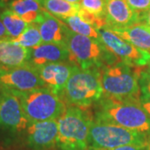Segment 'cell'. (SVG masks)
Masks as SVG:
<instances>
[{
	"label": "cell",
	"mask_w": 150,
	"mask_h": 150,
	"mask_svg": "<svg viewBox=\"0 0 150 150\" xmlns=\"http://www.w3.org/2000/svg\"><path fill=\"white\" fill-rule=\"evenodd\" d=\"M43 43H57L65 45L64 23L44 8L41 11L37 21Z\"/></svg>",
	"instance_id": "obj_16"
},
{
	"label": "cell",
	"mask_w": 150,
	"mask_h": 150,
	"mask_svg": "<svg viewBox=\"0 0 150 150\" xmlns=\"http://www.w3.org/2000/svg\"><path fill=\"white\" fill-rule=\"evenodd\" d=\"M149 149L138 147V146H123V147H118L114 149H89V150H146Z\"/></svg>",
	"instance_id": "obj_28"
},
{
	"label": "cell",
	"mask_w": 150,
	"mask_h": 150,
	"mask_svg": "<svg viewBox=\"0 0 150 150\" xmlns=\"http://www.w3.org/2000/svg\"><path fill=\"white\" fill-rule=\"evenodd\" d=\"M13 43L27 48H33L43 43L42 36L37 23H29L25 30L14 39H11Z\"/></svg>",
	"instance_id": "obj_21"
},
{
	"label": "cell",
	"mask_w": 150,
	"mask_h": 150,
	"mask_svg": "<svg viewBox=\"0 0 150 150\" xmlns=\"http://www.w3.org/2000/svg\"><path fill=\"white\" fill-rule=\"evenodd\" d=\"M81 8L92 14L105 18V0H81Z\"/></svg>",
	"instance_id": "obj_23"
},
{
	"label": "cell",
	"mask_w": 150,
	"mask_h": 150,
	"mask_svg": "<svg viewBox=\"0 0 150 150\" xmlns=\"http://www.w3.org/2000/svg\"><path fill=\"white\" fill-rule=\"evenodd\" d=\"M141 72V68H134L122 61L104 66L101 70L103 95L122 99L139 98Z\"/></svg>",
	"instance_id": "obj_4"
},
{
	"label": "cell",
	"mask_w": 150,
	"mask_h": 150,
	"mask_svg": "<svg viewBox=\"0 0 150 150\" xmlns=\"http://www.w3.org/2000/svg\"><path fill=\"white\" fill-rule=\"evenodd\" d=\"M32 123L13 90L0 88V126L12 132L26 130Z\"/></svg>",
	"instance_id": "obj_9"
},
{
	"label": "cell",
	"mask_w": 150,
	"mask_h": 150,
	"mask_svg": "<svg viewBox=\"0 0 150 150\" xmlns=\"http://www.w3.org/2000/svg\"><path fill=\"white\" fill-rule=\"evenodd\" d=\"M135 12L141 13L150 8V0H126Z\"/></svg>",
	"instance_id": "obj_24"
},
{
	"label": "cell",
	"mask_w": 150,
	"mask_h": 150,
	"mask_svg": "<svg viewBox=\"0 0 150 150\" xmlns=\"http://www.w3.org/2000/svg\"><path fill=\"white\" fill-rule=\"evenodd\" d=\"M88 142L89 149L138 146L150 150V139L147 135L119 125L94 119L90 125Z\"/></svg>",
	"instance_id": "obj_6"
},
{
	"label": "cell",
	"mask_w": 150,
	"mask_h": 150,
	"mask_svg": "<svg viewBox=\"0 0 150 150\" xmlns=\"http://www.w3.org/2000/svg\"><path fill=\"white\" fill-rule=\"evenodd\" d=\"M103 95L101 70L98 69L83 70L77 67L60 98L66 103L88 108L93 103L99 102Z\"/></svg>",
	"instance_id": "obj_5"
},
{
	"label": "cell",
	"mask_w": 150,
	"mask_h": 150,
	"mask_svg": "<svg viewBox=\"0 0 150 150\" xmlns=\"http://www.w3.org/2000/svg\"><path fill=\"white\" fill-rule=\"evenodd\" d=\"M108 28L135 47L150 53V30L144 24L137 23L126 28Z\"/></svg>",
	"instance_id": "obj_17"
},
{
	"label": "cell",
	"mask_w": 150,
	"mask_h": 150,
	"mask_svg": "<svg viewBox=\"0 0 150 150\" xmlns=\"http://www.w3.org/2000/svg\"><path fill=\"white\" fill-rule=\"evenodd\" d=\"M140 86L142 94L150 97V79L141 74L140 76Z\"/></svg>",
	"instance_id": "obj_25"
},
{
	"label": "cell",
	"mask_w": 150,
	"mask_h": 150,
	"mask_svg": "<svg viewBox=\"0 0 150 150\" xmlns=\"http://www.w3.org/2000/svg\"><path fill=\"white\" fill-rule=\"evenodd\" d=\"M61 20L64 23L67 27L69 28L72 31H74L76 33H79L86 37L99 39L98 31L89 23L83 21L79 15L69 17Z\"/></svg>",
	"instance_id": "obj_22"
},
{
	"label": "cell",
	"mask_w": 150,
	"mask_h": 150,
	"mask_svg": "<svg viewBox=\"0 0 150 150\" xmlns=\"http://www.w3.org/2000/svg\"><path fill=\"white\" fill-rule=\"evenodd\" d=\"M31 48L22 47L11 39H0V69H13L29 64Z\"/></svg>",
	"instance_id": "obj_14"
},
{
	"label": "cell",
	"mask_w": 150,
	"mask_h": 150,
	"mask_svg": "<svg viewBox=\"0 0 150 150\" xmlns=\"http://www.w3.org/2000/svg\"><path fill=\"white\" fill-rule=\"evenodd\" d=\"M149 69L146 70V71H143L142 70V72H141V74L143 75H144V76H146L147 78H149V79H150V64L149 65Z\"/></svg>",
	"instance_id": "obj_30"
},
{
	"label": "cell",
	"mask_w": 150,
	"mask_h": 150,
	"mask_svg": "<svg viewBox=\"0 0 150 150\" xmlns=\"http://www.w3.org/2000/svg\"><path fill=\"white\" fill-rule=\"evenodd\" d=\"M69 3H72V4H80L81 0H66Z\"/></svg>",
	"instance_id": "obj_32"
},
{
	"label": "cell",
	"mask_w": 150,
	"mask_h": 150,
	"mask_svg": "<svg viewBox=\"0 0 150 150\" xmlns=\"http://www.w3.org/2000/svg\"><path fill=\"white\" fill-rule=\"evenodd\" d=\"M10 0H0V7H5L9 4Z\"/></svg>",
	"instance_id": "obj_31"
},
{
	"label": "cell",
	"mask_w": 150,
	"mask_h": 150,
	"mask_svg": "<svg viewBox=\"0 0 150 150\" xmlns=\"http://www.w3.org/2000/svg\"><path fill=\"white\" fill-rule=\"evenodd\" d=\"M0 39H10L3 22L0 19Z\"/></svg>",
	"instance_id": "obj_29"
},
{
	"label": "cell",
	"mask_w": 150,
	"mask_h": 150,
	"mask_svg": "<svg viewBox=\"0 0 150 150\" xmlns=\"http://www.w3.org/2000/svg\"><path fill=\"white\" fill-rule=\"evenodd\" d=\"M8 6L10 10L17 13L28 24L37 21L43 8L39 3L29 0H12Z\"/></svg>",
	"instance_id": "obj_18"
},
{
	"label": "cell",
	"mask_w": 150,
	"mask_h": 150,
	"mask_svg": "<svg viewBox=\"0 0 150 150\" xmlns=\"http://www.w3.org/2000/svg\"><path fill=\"white\" fill-rule=\"evenodd\" d=\"M46 87L37 69L28 64L13 69H0V88L28 91Z\"/></svg>",
	"instance_id": "obj_10"
},
{
	"label": "cell",
	"mask_w": 150,
	"mask_h": 150,
	"mask_svg": "<svg viewBox=\"0 0 150 150\" xmlns=\"http://www.w3.org/2000/svg\"><path fill=\"white\" fill-rule=\"evenodd\" d=\"M65 46L69 51V60L83 70L101 68L114 63L110 52L99 39L86 37L72 31L64 24ZM104 67V66H103Z\"/></svg>",
	"instance_id": "obj_2"
},
{
	"label": "cell",
	"mask_w": 150,
	"mask_h": 150,
	"mask_svg": "<svg viewBox=\"0 0 150 150\" xmlns=\"http://www.w3.org/2000/svg\"><path fill=\"white\" fill-rule=\"evenodd\" d=\"M139 16L126 0H105V27H129L140 23Z\"/></svg>",
	"instance_id": "obj_13"
},
{
	"label": "cell",
	"mask_w": 150,
	"mask_h": 150,
	"mask_svg": "<svg viewBox=\"0 0 150 150\" xmlns=\"http://www.w3.org/2000/svg\"><path fill=\"white\" fill-rule=\"evenodd\" d=\"M29 120L42 122L59 119L67 109L66 103L47 87L15 91Z\"/></svg>",
	"instance_id": "obj_7"
},
{
	"label": "cell",
	"mask_w": 150,
	"mask_h": 150,
	"mask_svg": "<svg viewBox=\"0 0 150 150\" xmlns=\"http://www.w3.org/2000/svg\"><path fill=\"white\" fill-rule=\"evenodd\" d=\"M139 102L142 105V107L146 110L150 115V97L146 96L144 94H141L139 98Z\"/></svg>",
	"instance_id": "obj_26"
},
{
	"label": "cell",
	"mask_w": 150,
	"mask_h": 150,
	"mask_svg": "<svg viewBox=\"0 0 150 150\" xmlns=\"http://www.w3.org/2000/svg\"><path fill=\"white\" fill-rule=\"evenodd\" d=\"M146 26H147V25H146ZM147 27H148V28H149V29L150 30V27H149V26H147Z\"/></svg>",
	"instance_id": "obj_34"
},
{
	"label": "cell",
	"mask_w": 150,
	"mask_h": 150,
	"mask_svg": "<svg viewBox=\"0 0 150 150\" xmlns=\"http://www.w3.org/2000/svg\"><path fill=\"white\" fill-rule=\"evenodd\" d=\"M98 33L104 48L123 63L141 69L150 64V53L125 41L107 27L98 30Z\"/></svg>",
	"instance_id": "obj_8"
},
{
	"label": "cell",
	"mask_w": 150,
	"mask_h": 150,
	"mask_svg": "<svg viewBox=\"0 0 150 150\" xmlns=\"http://www.w3.org/2000/svg\"><path fill=\"white\" fill-rule=\"evenodd\" d=\"M29 1H35V2H38V3H39L41 5L43 4V0H29Z\"/></svg>",
	"instance_id": "obj_33"
},
{
	"label": "cell",
	"mask_w": 150,
	"mask_h": 150,
	"mask_svg": "<svg viewBox=\"0 0 150 150\" xmlns=\"http://www.w3.org/2000/svg\"><path fill=\"white\" fill-rule=\"evenodd\" d=\"M27 141L33 150H49L57 145L59 120H48L30 123L26 129Z\"/></svg>",
	"instance_id": "obj_11"
},
{
	"label": "cell",
	"mask_w": 150,
	"mask_h": 150,
	"mask_svg": "<svg viewBox=\"0 0 150 150\" xmlns=\"http://www.w3.org/2000/svg\"><path fill=\"white\" fill-rule=\"evenodd\" d=\"M76 68L75 65L62 62L43 65L36 69L45 86L60 97Z\"/></svg>",
	"instance_id": "obj_12"
},
{
	"label": "cell",
	"mask_w": 150,
	"mask_h": 150,
	"mask_svg": "<svg viewBox=\"0 0 150 150\" xmlns=\"http://www.w3.org/2000/svg\"><path fill=\"white\" fill-rule=\"evenodd\" d=\"M139 98L122 99L104 96L98 103L95 120L139 132L150 139V115L142 107Z\"/></svg>",
	"instance_id": "obj_1"
},
{
	"label": "cell",
	"mask_w": 150,
	"mask_h": 150,
	"mask_svg": "<svg viewBox=\"0 0 150 150\" xmlns=\"http://www.w3.org/2000/svg\"><path fill=\"white\" fill-rule=\"evenodd\" d=\"M42 6L59 19L78 15L81 8L79 4H72L66 0H43Z\"/></svg>",
	"instance_id": "obj_19"
},
{
	"label": "cell",
	"mask_w": 150,
	"mask_h": 150,
	"mask_svg": "<svg viewBox=\"0 0 150 150\" xmlns=\"http://www.w3.org/2000/svg\"><path fill=\"white\" fill-rule=\"evenodd\" d=\"M59 120L57 146L60 150H89L88 134L93 118L87 108L70 106Z\"/></svg>",
	"instance_id": "obj_3"
},
{
	"label": "cell",
	"mask_w": 150,
	"mask_h": 150,
	"mask_svg": "<svg viewBox=\"0 0 150 150\" xmlns=\"http://www.w3.org/2000/svg\"><path fill=\"white\" fill-rule=\"evenodd\" d=\"M139 14L140 23L150 27V8L149 10L145 11L144 13H141Z\"/></svg>",
	"instance_id": "obj_27"
},
{
	"label": "cell",
	"mask_w": 150,
	"mask_h": 150,
	"mask_svg": "<svg viewBox=\"0 0 150 150\" xmlns=\"http://www.w3.org/2000/svg\"><path fill=\"white\" fill-rule=\"evenodd\" d=\"M69 59V51L65 45L57 43H42L31 48L29 64L35 68L43 65L62 63Z\"/></svg>",
	"instance_id": "obj_15"
},
{
	"label": "cell",
	"mask_w": 150,
	"mask_h": 150,
	"mask_svg": "<svg viewBox=\"0 0 150 150\" xmlns=\"http://www.w3.org/2000/svg\"><path fill=\"white\" fill-rule=\"evenodd\" d=\"M0 19L3 22L10 39L17 38L28 25V23L23 21L17 13L9 8L4 10L0 13Z\"/></svg>",
	"instance_id": "obj_20"
}]
</instances>
